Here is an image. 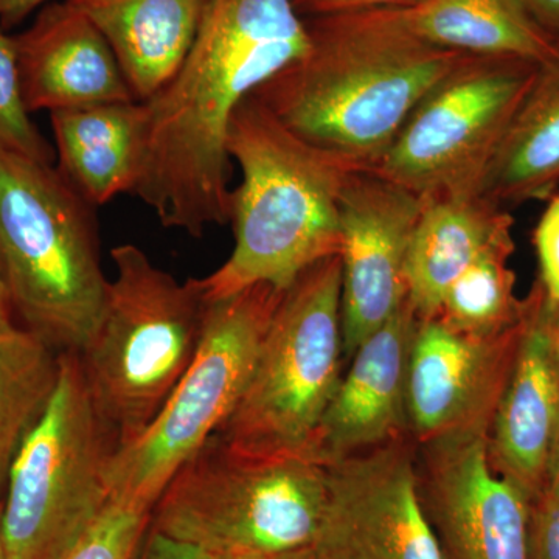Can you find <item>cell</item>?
Returning <instances> with one entry per match:
<instances>
[{
    "label": "cell",
    "mask_w": 559,
    "mask_h": 559,
    "mask_svg": "<svg viewBox=\"0 0 559 559\" xmlns=\"http://www.w3.org/2000/svg\"><path fill=\"white\" fill-rule=\"evenodd\" d=\"M305 21L307 51L252 95L294 134L359 168L378 164L418 102L466 57L421 38L401 7Z\"/></svg>",
    "instance_id": "6da1fadb"
},
{
    "label": "cell",
    "mask_w": 559,
    "mask_h": 559,
    "mask_svg": "<svg viewBox=\"0 0 559 559\" xmlns=\"http://www.w3.org/2000/svg\"><path fill=\"white\" fill-rule=\"evenodd\" d=\"M241 183L230 194L229 259L193 278L205 301L255 285L288 289L301 272L341 252V194L355 165L294 134L250 95L226 142Z\"/></svg>",
    "instance_id": "7a4b0ae2"
},
{
    "label": "cell",
    "mask_w": 559,
    "mask_h": 559,
    "mask_svg": "<svg viewBox=\"0 0 559 559\" xmlns=\"http://www.w3.org/2000/svg\"><path fill=\"white\" fill-rule=\"evenodd\" d=\"M94 209L57 165L0 148V264L11 314L58 353L80 352L108 294Z\"/></svg>",
    "instance_id": "3957f363"
},
{
    "label": "cell",
    "mask_w": 559,
    "mask_h": 559,
    "mask_svg": "<svg viewBox=\"0 0 559 559\" xmlns=\"http://www.w3.org/2000/svg\"><path fill=\"white\" fill-rule=\"evenodd\" d=\"M326 498L316 460L246 454L213 433L168 481L150 525L213 557L272 559L316 543Z\"/></svg>",
    "instance_id": "277c9868"
},
{
    "label": "cell",
    "mask_w": 559,
    "mask_h": 559,
    "mask_svg": "<svg viewBox=\"0 0 559 559\" xmlns=\"http://www.w3.org/2000/svg\"><path fill=\"white\" fill-rule=\"evenodd\" d=\"M100 318L79 353L92 399L119 440L138 439L197 356L207 301L193 278L180 283L142 249L112 250Z\"/></svg>",
    "instance_id": "5b68a950"
},
{
    "label": "cell",
    "mask_w": 559,
    "mask_h": 559,
    "mask_svg": "<svg viewBox=\"0 0 559 559\" xmlns=\"http://www.w3.org/2000/svg\"><path fill=\"white\" fill-rule=\"evenodd\" d=\"M342 261L320 260L285 289L237 407L218 429L235 450L304 455L342 374Z\"/></svg>",
    "instance_id": "8992f818"
},
{
    "label": "cell",
    "mask_w": 559,
    "mask_h": 559,
    "mask_svg": "<svg viewBox=\"0 0 559 559\" xmlns=\"http://www.w3.org/2000/svg\"><path fill=\"white\" fill-rule=\"evenodd\" d=\"M117 448L79 353H61L53 395L7 477L2 538L9 559H60L108 506L106 473Z\"/></svg>",
    "instance_id": "52a82bcc"
},
{
    "label": "cell",
    "mask_w": 559,
    "mask_h": 559,
    "mask_svg": "<svg viewBox=\"0 0 559 559\" xmlns=\"http://www.w3.org/2000/svg\"><path fill=\"white\" fill-rule=\"evenodd\" d=\"M285 290L255 285L207 301L189 370L138 439L117 448L106 473L109 499L153 511L180 466L237 407Z\"/></svg>",
    "instance_id": "ba28073f"
},
{
    "label": "cell",
    "mask_w": 559,
    "mask_h": 559,
    "mask_svg": "<svg viewBox=\"0 0 559 559\" xmlns=\"http://www.w3.org/2000/svg\"><path fill=\"white\" fill-rule=\"evenodd\" d=\"M538 66L466 55L418 102L371 170L421 200L479 194Z\"/></svg>",
    "instance_id": "9c48e42d"
},
{
    "label": "cell",
    "mask_w": 559,
    "mask_h": 559,
    "mask_svg": "<svg viewBox=\"0 0 559 559\" xmlns=\"http://www.w3.org/2000/svg\"><path fill=\"white\" fill-rule=\"evenodd\" d=\"M318 539L326 559H444L423 510L411 436L326 465Z\"/></svg>",
    "instance_id": "30bf717a"
},
{
    "label": "cell",
    "mask_w": 559,
    "mask_h": 559,
    "mask_svg": "<svg viewBox=\"0 0 559 559\" xmlns=\"http://www.w3.org/2000/svg\"><path fill=\"white\" fill-rule=\"evenodd\" d=\"M488 430L417 443L423 510L444 559H528V496L492 468Z\"/></svg>",
    "instance_id": "8fae6325"
},
{
    "label": "cell",
    "mask_w": 559,
    "mask_h": 559,
    "mask_svg": "<svg viewBox=\"0 0 559 559\" xmlns=\"http://www.w3.org/2000/svg\"><path fill=\"white\" fill-rule=\"evenodd\" d=\"M423 201L371 168L349 171L341 194L345 360L409 299L407 260Z\"/></svg>",
    "instance_id": "7c38bea8"
},
{
    "label": "cell",
    "mask_w": 559,
    "mask_h": 559,
    "mask_svg": "<svg viewBox=\"0 0 559 559\" xmlns=\"http://www.w3.org/2000/svg\"><path fill=\"white\" fill-rule=\"evenodd\" d=\"M525 314V307H524ZM489 337L455 333L437 319L421 320L407 373V421L417 443L491 429L524 330Z\"/></svg>",
    "instance_id": "4fadbf2b"
},
{
    "label": "cell",
    "mask_w": 559,
    "mask_h": 559,
    "mask_svg": "<svg viewBox=\"0 0 559 559\" xmlns=\"http://www.w3.org/2000/svg\"><path fill=\"white\" fill-rule=\"evenodd\" d=\"M419 322L407 299L353 353L304 457L326 466L411 436L407 373Z\"/></svg>",
    "instance_id": "5bb4252c"
},
{
    "label": "cell",
    "mask_w": 559,
    "mask_h": 559,
    "mask_svg": "<svg viewBox=\"0 0 559 559\" xmlns=\"http://www.w3.org/2000/svg\"><path fill=\"white\" fill-rule=\"evenodd\" d=\"M558 301L540 280L525 297L524 330L488 433L492 468L532 499L543 488L559 419V362L554 326Z\"/></svg>",
    "instance_id": "9a60e30c"
},
{
    "label": "cell",
    "mask_w": 559,
    "mask_h": 559,
    "mask_svg": "<svg viewBox=\"0 0 559 559\" xmlns=\"http://www.w3.org/2000/svg\"><path fill=\"white\" fill-rule=\"evenodd\" d=\"M14 43L32 114L138 102L108 40L70 0L43 7Z\"/></svg>",
    "instance_id": "2e32d148"
},
{
    "label": "cell",
    "mask_w": 559,
    "mask_h": 559,
    "mask_svg": "<svg viewBox=\"0 0 559 559\" xmlns=\"http://www.w3.org/2000/svg\"><path fill=\"white\" fill-rule=\"evenodd\" d=\"M407 260L409 300L419 320L436 318L444 294L481 253L514 241L509 210L480 194L426 198Z\"/></svg>",
    "instance_id": "e0dca14e"
},
{
    "label": "cell",
    "mask_w": 559,
    "mask_h": 559,
    "mask_svg": "<svg viewBox=\"0 0 559 559\" xmlns=\"http://www.w3.org/2000/svg\"><path fill=\"white\" fill-rule=\"evenodd\" d=\"M50 124L58 171L92 207L132 194L145 148L142 102L57 110Z\"/></svg>",
    "instance_id": "ac0fdd59"
},
{
    "label": "cell",
    "mask_w": 559,
    "mask_h": 559,
    "mask_svg": "<svg viewBox=\"0 0 559 559\" xmlns=\"http://www.w3.org/2000/svg\"><path fill=\"white\" fill-rule=\"evenodd\" d=\"M108 40L135 100L146 102L189 53L204 0H70Z\"/></svg>",
    "instance_id": "d6986e66"
},
{
    "label": "cell",
    "mask_w": 559,
    "mask_h": 559,
    "mask_svg": "<svg viewBox=\"0 0 559 559\" xmlns=\"http://www.w3.org/2000/svg\"><path fill=\"white\" fill-rule=\"evenodd\" d=\"M559 183V44L539 62L480 183V197L510 210L543 200Z\"/></svg>",
    "instance_id": "ffe728a7"
},
{
    "label": "cell",
    "mask_w": 559,
    "mask_h": 559,
    "mask_svg": "<svg viewBox=\"0 0 559 559\" xmlns=\"http://www.w3.org/2000/svg\"><path fill=\"white\" fill-rule=\"evenodd\" d=\"M401 9L421 38L459 53L543 62L558 49L521 0H417Z\"/></svg>",
    "instance_id": "44dd1931"
},
{
    "label": "cell",
    "mask_w": 559,
    "mask_h": 559,
    "mask_svg": "<svg viewBox=\"0 0 559 559\" xmlns=\"http://www.w3.org/2000/svg\"><path fill=\"white\" fill-rule=\"evenodd\" d=\"M57 349L20 323H0V496L22 441L57 388Z\"/></svg>",
    "instance_id": "7402d4cb"
},
{
    "label": "cell",
    "mask_w": 559,
    "mask_h": 559,
    "mask_svg": "<svg viewBox=\"0 0 559 559\" xmlns=\"http://www.w3.org/2000/svg\"><path fill=\"white\" fill-rule=\"evenodd\" d=\"M514 241L481 253L444 294L436 318L455 333L489 337L516 325L525 299H518L516 275L509 261Z\"/></svg>",
    "instance_id": "603a6c76"
},
{
    "label": "cell",
    "mask_w": 559,
    "mask_h": 559,
    "mask_svg": "<svg viewBox=\"0 0 559 559\" xmlns=\"http://www.w3.org/2000/svg\"><path fill=\"white\" fill-rule=\"evenodd\" d=\"M0 148L53 164L55 150L25 105L14 36L0 27Z\"/></svg>",
    "instance_id": "cb8c5ba5"
},
{
    "label": "cell",
    "mask_w": 559,
    "mask_h": 559,
    "mask_svg": "<svg viewBox=\"0 0 559 559\" xmlns=\"http://www.w3.org/2000/svg\"><path fill=\"white\" fill-rule=\"evenodd\" d=\"M153 511L109 500L60 559H131L148 532Z\"/></svg>",
    "instance_id": "d4e9b609"
},
{
    "label": "cell",
    "mask_w": 559,
    "mask_h": 559,
    "mask_svg": "<svg viewBox=\"0 0 559 559\" xmlns=\"http://www.w3.org/2000/svg\"><path fill=\"white\" fill-rule=\"evenodd\" d=\"M528 559H559V487L544 484L530 499Z\"/></svg>",
    "instance_id": "484cf974"
},
{
    "label": "cell",
    "mask_w": 559,
    "mask_h": 559,
    "mask_svg": "<svg viewBox=\"0 0 559 559\" xmlns=\"http://www.w3.org/2000/svg\"><path fill=\"white\" fill-rule=\"evenodd\" d=\"M540 283L547 296L559 304V197L551 200L535 231Z\"/></svg>",
    "instance_id": "4316f807"
},
{
    "label": "cell",
    "mask_w": 559,
    "mask_h": 559,
    "mask_svg": "<svg viewBox=\"0 0 559 559\" xmlns=\"http://www.w3.org/2000/svg\"><path fill=\"white\" fill-rule=\"evenodd\" d=\"M131 559H216L207 551L148 528Z\"/></svg>",
    "instance_id": "83f0119b"
},
{
    "label": "cell",
    "mask_w": 559,
    "mask_h": 559,
    "mask_svg": "<svg viewBox=\"0 0 559 559\" xmlns=\"http://www.w3.org/2000/svg\"><path fill=\"white\" fill-rule=\"evenodd\" d=\"M417 0H293L301 17L320 16L336 11L374 9V7H409Z\"/></svg>",
    "instance_id": "f1b7e54d"
},
{
    "label": "cell",
    "mask_w": 559,
    "mask_h": 559,
    "mask_svg": "<svg viewBox=\"0 0 559 559\" xmlns=\"http://www.w3.org/2000/svg\"><path fill=\"white\" fill-rule=\"evenodd\" d=\"M47 3L50 0H0V27L5 32L16 27Z\"/></svg>",
    "instance_id": "f546056e"
},
{
    "label": "cell",
    "mask_w": 559,
    "mask_h": 559,
    "mask_svg": "<svg viewBox=\"0 0 559 559\" xmlns=\"http://www.w3.org/2000/svg\"><path fill=\"white\" fill-rule=\"evenodd\" d=\"M521 3L544 31L559 40V0H521Z\"/></svg>",
    "instance_id": "4dcf8cb0"
},
{
    "label": "cell",
    "mask_w": 559,
    "mask_h": 559,
    "mask_svg": "<svg viewBox=\"0 0 559 559\" xmlns=\"http://www.w3.org/2000/svg\"><path fill=\"white\" fill-rule=\"evenodd\" d=\"M544 484L557 485V487H559V419L557 429H555L554 440H551Z\"/></svg>",
    "instance_id": "1f68e13d"
},
{
    "label": "cell",
    "mask_w": 559,
    "mask_h": 559,
    "mask_svg": "<svg viewBox=\"0 0 559 559\" xmlns=\"http://www.w3.org/2000/svg\"><path fill=\"white\" fill-rule=\"evenodd\" d=\"M11 314L9 293H7L5 278H3L2 264H0V323L10 322Z\"/></svg>",
    "instance_id": "d6a6232c"
},
{
    "label": "cell",
    "mask_w": 559,
    "mask_h": 559,
    "mask_svg": "<svg viewBox=\"0 0 559 559\" xmlns=\"http://www.w3.org/2000/svg\"><path fill=\"white\" fill-rule=\"evenodd\" d=\"M272 559H326L319 554L314 547H307V549L294 550L289 551V554L280 555V557H275Z\"/></svg>",
    "instance_id": "836d02e7"
},
{
    "label": "cell",
    "mask_w": 559,
    "mask_h": 559,
    "mask_svg": "<svg viewBox=\"0 0 559 559\" xmlns=\"http://www.w3.org/2000/svg\"><path fill=\"white\" fill-rule=\"evenodd\" d=\"M554 340H555V352H557V358H558V362H559V304L557 307V316H555Z\"/></svg>",
    "instance_id": "e575fe53"
},
{
    "label": "cell",
    "mask_w": 559,
    "mask_h": 559,
    "mask_svg": "<svg viewBox=\"0 0 559 559\" xmlns=\"http://www.w3.org/2000/svg\"><path fill=\"white\" fill-rule=\"evenodd\" d=\"M2 500L3 496H0V559H9L7 557L5 544L2 538Z\"/></svg>",
    "instance_id": "d590c367"
},
{
    "label": "cell",
    "mask_w": 559,
    "mask_h": 559,
    "mask_svg": "<svg viewBox=\"0 0 559 559\" xmlns=\"http://www.w3.org/2000/svg\"><path fill=\"white\" fill-rule=\"evenodd\" d=\"M216 559H271L261 557V555H227V557H216Z\"/></svg>",
    "instance_id": "8d00e7d4"
}]
</instances>
